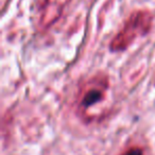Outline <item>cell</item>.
Listing matches in <instances>:
<instances>
[{
    "label": "cell",
    "instance_id": "cell-1",
    "mask_svg": "<svg viewBox=\"0 0 155 155\" xmlns=\"http://www.w3.org/2000/svg\"><path fill=\"white\" fill-rule=\"evenodd\" d=\"M110 89L108 78L104 74H97L87 80L78 93L77 112L81 119L86 122L96 118L95 112L106 99Z\"/></svg>",
    "mask_w": 155,
    "mask_h": 155
},
{
    "label": "cell",
    "instance_id": "cell-2",
    "mask_svg": "<svg viewBox=\"0 0 155 155\" xmlns=\"http://www.w3.org/2000/svg\"><path fill=\"white\" fill-rule=\"evenodd\" d=\"M152 22L153 16L151 12L144 10L133 12L110 41V50L114 52L125 50L137 37L146 35L151 30Z\"/></svg>",
    "mask_w": 155,
    "mask_h": 155
},
{
    "label": "cell",
    "instance_id": "cell-3",
    "mask_svg": "<svg viewBox=\"0 0 155 155\" xmlns=\"http://www.w3.org/2000/svg\"><path fill=\"white\" fill-rule=\"evenodd\" d=\"M70 0H41L39 5L38 25L43 30L53 26L62 16Z\"/></svg>",
    "mask_w": 155,
    "mask_h": 155
},
{
    "label": "cell",
    "instance_id": "cell-4",
    "mask_svg": "<svg viewBox=\"0 0 155 155\" xmlns=\"http://www.w3.org/2000/svg\"><path fill=\"white\" fill-rule=\"evenodd\" d=\"M142 150L138 147H132L122 153V155H142Z\"/></svg>",
    "mask_w": 155,
    "mask_h": 155
}]
</instances>
